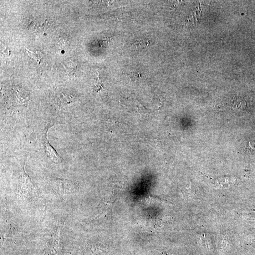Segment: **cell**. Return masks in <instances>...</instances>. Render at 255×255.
I'll return each instance as SVG.
<instances>
[{
    "label": "cell",
    "mask_w": 255,
    "mask_h": 255,
    "mask_svg": "<svg viewBox=\"0 0 255 255\" xmlns=\"http://www.w3.org/2000/svg\"><path fill=\"white\" fill-rule=\"evenodd\" d=\"M54 181V188L59 193H69L74 191V184L69 181H63L59 179Z\"/></svg>",
    "instance_id": "obj_1"
},
{
    "label": "cell",
    "mask_w": 255,
    "mask_h": 255,
    "mask_svg": "<svg viewBox=\"0 0 255 255\" xmlns=\"http://www.w3.org/2000/svg\"><path fill=\"white\" fill-rule=\"evenodd\" d=\"M21 181L22 182L20 183V190L25 196H28L35 194V187L28 175L25 173V171L23 173Z\"/></svg>",
    "instance_id": "obj_2"
},
{
    "label": "cell",
    "mask_w": 255,
    "mask_h": 255,
    "mask_svg": "<svg viewBox=\"0 0 255 255\" xmlns=\"http://www.w3.org/2000/svg\"><path fill=\"white\" fill-rule=\"evenodd\" d=\"M44 145L47 156L51 161L56 164L61 163L63 161V159L59 156L56 150L49 143L46 136L44 138Z\"/></svg>",
    "instance_id": "obj_3"
},
{
    "label": "cell",
    "mask_w": 255,
    "mask_h": 255,
    "mask_svg": "<svg viewBox=\"0 0 255 255\" xmlns=\"http://www.w3.org/2000/svg\"><path fill=\"white\" fill-rule=\"evenodd\" d=\"M27 52L29 56H31L32 58L35 59V60L38 62L39 63H40L41 61L42 60L43 55L39 51H36L35 52H33L32 51H30L29 50L26 49Z\"/></svg>",
    "instance_id": "obj_4"
},
{
    "label": "cell",
    "mask_w": 255,
    "mask_h": 255,
    "mask_svg": "<svg viewBox=\"0 0 255 255\" xmlns=\"http://www.w3.org/2000/svg\"><path fill=\"white\" fill-rule=\"evenodd\" d=\"M246 105V103L245 101L240 98L236 99L233 105V107H235V108L239 110H242L245 107Z\"/></svg>",
    "instance_id": "obj_5"
},
{
    "label": "cell",
    "mask_w": 255,
    "mask_h": 255,
    "mask_svg": "<svg viewBox=\"0 0 255 255\" xmlns=\"http://www.w3.org/2000/svg\"><path fill=\"white\" fill-rule=\"evenodd\" d=\"M150 43V40L149 39L146 38L138 40L134 43V44L136 45V47H140V46L144 47L148 46Z\"/></svg>",
    "instance_id": "obj_6"
},
{
    "label": "cell",
    "mask_w": 255,
    "mask_h": 255,
    "mask_svg": "<svg viewBox=\"0 0 255 255\" xmlns=\"http://www.w3.org/2000/svg\"><path fill=\"white\" fill-rule=\"evenodd\" d=\"M3 53H4V54H6V55H10V51L8 50L7 48L3 51Z\"/></svg>",
    "instance_id": "obj_7"
}]
</instances>
